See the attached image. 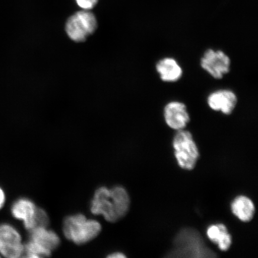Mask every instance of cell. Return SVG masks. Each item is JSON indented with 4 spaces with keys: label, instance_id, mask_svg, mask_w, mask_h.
Segmentation results:
<instances>
[{
    "label": "cell",
    "instance_id": "obj_1",
    "mask_svg": "<svg viewBox=\"0 0 258 258\" xmlns=\"http://www.w3.org/2000/svg\"><path fill=\"white\" fill-rule=\"evenodd\" d=\"M129 205L130 198L124 188L102 186L96 190L90 209L92 214L102 215L106 221L115 222L126 215Z\"/></svg>",
    "mask_w": 258,
    "mask_h": 258
},
{
    "label": "cell",
    "instance_id": "obj_2",
    "mask_svg": "<svg viewBox=\"0 0 258 258\" xmlns=\"http://www.w3.org/2000/svg\"><path fill=\"white\" fill-rule=\"evenodd\" d=\"M170 257H214L216 254L206 246L201 235L192 228H185L177 234Z\"/></svg>",
    "mask_w": 258,
    "mask_h": 258
},
{
    "label": "cell",
    "instance_id": "obj_3",
    "mask_svg": "<svg viewBox=\"0 0 258 258\" xmlns=\"http://www.w3.org/2000/svg\"><path fill=\"white\" fill-rule=\"evenodd\" d=\"M64 236L74 243L82 244L94 239L101 231V225L82 214L70 216L63 225Z\"/></svg>",
    "mask_w": 258,
    "mask_h": 258
},
{
    "label": "cell",
    "instance_id": "obj_4",
    "mask_svg": "<svg viewBox=\"0 0 258 258\" xmlns=\"http://www.w3.org/2000/svg\"><path fill=\"white\" fill-rule=\"evenodd\" d=\"M173 146L179 166L188 170L195 168L199 153L192 134L183 129L178 131L174 137Z\"/></svg>",
    "mask_w": 258,
    "mask_h": 258
},
{
    "label": "cell",
    "instance_id": "obj_5",
    "mask_svg": "<svg viewBox=\"0 0 258 258\" xmlns=\"http://www.w3.org/2000/svg\"><path fill=\"white\" fill-rule=\"evenodd\" d=\"M98 22L96 16L90 11L77 12L68 19L66 30L71 39L76 42L85 41L94 33Z\"/></svg>",
    "mask_w": 258,
    "mask_h": 258
},
{
    "label": "cell",
    "instance_id": "obj_6",
    "mask_svg": "<svg viewBox=\"0 0 258 258\" xmlns=\"http://www.w3.org/2000/svg\"><path fill=\"white\" fill-rule=\"evenodd\" d=\"M0 253L9 258L19 257L24 253L21 235L11 225H0Z\"/></svg>",
    "mask_w": 258,
    "mask_h": 258
},
{
    "label": "cell",
    "instance_id": "obj_7",
    "mask_svg": "<svg viewBox=\"0 0 258 258\" xmlns=\"http://www.w3.org/2000/svg\"><path fill=\"white\" fill-rule=\"evenodd\" d=\"M201 64L202 69L214 79H221L230 72L231 60L223 51L210 48L203 54Z\"/></svg>",
    "mask_w": 258,
    "mask_h": 258
},
{
    "label": "cell",
    "instance_id": "obj_8",
    "mask_svg": "<svg viewBox=\"0 0 258 258\" xmlns=\"http://www.w3.org/2000/svg\"><path fill=\"white\" fill-rule=\"evenodd\" d=\"M164 117L170 128L179 131L184 128L190 120L186 106L182 102L173 101L164 109Z\"/></svg>",
    "mask_w": 258,
    "mask_h": 258
},
{
    "label": "cell",
    "instance_id": "obj_9",
    "mask_svg": "<svg viewBox=\"0 0 258 258\" xmlns=\"http://www.w3.org/2000/svg\"><path fill=\"white\" fill-rule=\"evenodd\" d=\"M237 103L236 95L230 90H219L210 94L208 104L213 110L221 111L230 115L234 111Z\"/></svg>",
    "mask_w": 258,
    "mask_h": 258
},
{
    "label": "cell",
    "instance_id": "obj_10",
    "mask_svg": "<svg viewBox=\"0 0 258 258\" xmlns=\"http://www.w3.org/2000/svg\"><path fill=\"white\" fill-rule=\"evenodd\" d=\"M37 210V206L30 200L21 199L13 205L12 213L15 218L23 221L25 228L31 231L35 228Z\"/></svg>",
    "mask_w": 258,
    "mask_h": 258
},
{
    "label": "cell",
    "instance_id": "obj_11",
    "mask_svg": "<svg viewBox=\"0 0 258 258\" xmlns=\"http://www.w3.org/2000/svg\"><path fill=\"white\" fill-rule=\"evenodd\" d=\"M156 70L161 80L165 82H175L182 76V70L175 59L166 57L156 64Z\"/></svg>",
    "mask_w": 258,
    "mask_h": 258
},
{
    "label": "cell",
    "instance_id": "obj_12",
    "mask_svg": "<svg viewBox=\"0 0 258 258\" xmlns=\"http://www.w3.org/2000/svg\"><path fill=\"white\" fill-rule=\"evenodd\" d=\"M30 231V240L41 245L46 249L52 251L59 246L60 238L51 230H47L46 227H38L32 229Z\"/></svg>",
    "mask_w": 258,
    "mask_h": 258
},
{
    "label": "cell",
    "instance_id": "obj_13",
    "mask_svg": "<svg viewBox=\"0 0 258 258\" xmlns=\"http://www.w3.org/2000/svg\"><path fill=\"white\" fill-rule=\"evenodd\" d=\"M234 215L241 221L247 222L252 219L254 214V206L252 201L246 196H238L231 205Z\"/></svg>",
    "mask_w": 258,
    "mask_h": 258
},
{
    "label": "cell",
    "instance_id": "obj_14",
    "mask_svg": "<svg viewBox=\"0 0 258 258\" xmlns=\"http://www.w3.org/2000/svg\"><path fill=\"white\" fill-rule=\"evenodd\" d=\"M207 235L210 240L218 244L219 249L227 251L230 249L232 238L224 224L210 226L207 230Z\"/></svg>",
    "mask_w": 258,
    "mask_h": 258
},
{
    "label": "cell",
    "instance_id": "obj_15",
    "mask_svg": "<svg viewBox=\"0 0 258 258\" xmlns=\"http://www.w3.org/2000/svg\"><path fill=\"white\" fill-rule=\"evenodd\" d=\"M24 253L28 257L38 258L50 256L51 251L35 242L30 240L24 246Z\"/></svg>",
    "mask_w": 258,
    "mask_h": 258
},
{
    "label": "cell",
    "instance_id": "obj_16",
    "mask_svg": "<svg viewBox=\"0 0 258 258\" xmlns=\"http://www.w3.org/2000/svg\"><path fill=\"white\" fill-rule=\"evenodd\" d=\"M99 0H76V2L82 10L90 11L98 4Z\"/></svg>",
    "mask_w": 258,
    "mask_h": 258
},
{
    "label": "cell",
    "instance_id": "obj_17",
    "mask_svg": "<svg viewBox=\"0 0 258 258\" xmlns=\"http://www.w3.org/2000/svg\"><path fill=\"white\" fill-rule=\"evenodd\" d=\"M5 195L4 191L0 188V209H1L5 203Z\"/></svg>",
    "mask_w": 258,
    "mask_h": 258
},
{
    "label": "cell",
    "instance_id": "obj_18",
    "mask_svg": "<svg viewBox=\"0 0 258 258\" xmlns=\"http://www.w3.org/2000/svg\"><path fill=\"white\" fill-rule=\"evenodd\" d=\"M108 257L111 258H123L126 256H125L123 253L120 252H115L109 254Z\"/></svg>",
    "mask_w": 258,
    "mask_h": 258
}]
</instances>
